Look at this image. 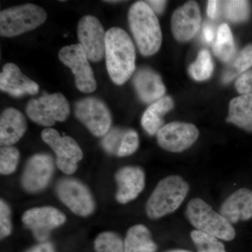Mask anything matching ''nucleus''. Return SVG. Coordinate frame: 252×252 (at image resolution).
<instances>
[{"mask_svg":"<svg viewBox=\"0 0 252 252\" xmlns=\"http://www.w3.org/2000/svg\"><path fill=\"white\" fill-rule=\"evenodd\" d=\"M106 66L114 84L123 85L135 71V48L130 36L120 28L106 32Z\"/></svg>","mask_w":252,"mask_h":252,"instance_id":"1","label":"nucleus"},{"mask_svg":"<svg viewBox=\"0 0 252 252\" xmlns=\"http://www.w3.org/2000/svg\"><path fill=\"white\" fill-rule=\"evenodd\" d=\"M128 23L141 54L144 56L157 54L162 44L161 29L157 14L145 1H137L131 6Z\"/></svg>","mask_w":252,"mask_h":252,"instance_id":"2","label":"nucleus"},{"mask_svg":"<svg viewBox=\"0 0 252 252\" xmlns=\"http://www.w3.org/2000/svg\"><path fill=\"white\" fill-rule=\"evenodd\" d=\"M189 190L188 183L180 176L172 175L159 182L146 206L147 216L158 220L175 212Z\"/></svg>","mask_w":252,"mask_h":252,"instance_id":"3","label":"nucleus"},{"mask_svg":"<svg viewBox=\"0 0 252 252\" xmlns=\"http://www.w3.org/2000/svg\"><path fill=\"white\" fill-rule=\"evenodd\" d=\"M186 215L196 230L225 241H231L235 238L233 224L202 199H192L187 205Z\"/></svg>","mask_w":252,"mask_h":252,"instance_id":"4","label":"nucleus"},{"mask_svg":"<svg viewBox=\"0 0 252 252\" xmlns=\"http://www.w3.org/2000/svg\"><path fill=\"white\" fill-rule=\"evenodd\" d=\"M47 18L45 10L37 5L26 4L2 10L0 13V34L13 37L32 31Z\"/></svg>","mask_w":252,"mask_h":252,"instance_id":"5","label":"nucleus"},{"mask_svg":"<svg viewBox=\"0 0 252 252\" xmlns=\"http://www.w3.org/2000/svg\"><path fill=\"white\" fill-rule=\"evenodd\" d=\"M26 110L32 122L47 127L64 122L70 112L67 99L60 93L31 99Z\"/></svg>","mask_w":252,"mask_h":252,"instance_id":"6","label":"nucleus"},{"mask_svg":"<svg viewBox=\"0 0 252 252\" xmlns=\"http://www.w3.org/2000/svg\"><path fill=\"white\" fill-rule=\"evenodd\" d=\"M41 138L56 155V165L66 175L77 170L78 162L83 158L82 150L74 139L61 136L57 130L46 128L41 132Z\"/></svg>","mask_w":252,"mask_h":252,"instance_id":"7","label":"nucleus"},{"mask_svg":"<svg viewBox=\"0 0 252 252\" xmlns=\"http://www.w3.org/2000/svg\"><path fill=\"white\" fill-rule=\"evenodd\" d=\"M59 57L64 65L72 69L75 77L76 86L79 91L90 94L96 90L97 83L94 71L80 44L64 46L59 51Z\"/></svg>","mask_w":252,"mask_h":252,"instance_id":"8","label":"nucleus"},{"mask_svg":"<svg viewBox=\"0 0 252 252\" xmlns=\"http://www.w3.org/2000/svg\"><path fill=\"white\" fill-rule=\"evenodd\" d=\"M74 113L78 120L96 137H102L110 130L112 116L101 99L96 97L79 99L75 104Z\"/></svg>","mask_w":252,"mask_h":252,"instance_id":"9","label":"nucleus"},{"mask_svg":"<svg viewBox=\"0 0 252 252\" xmlns=\"http://www.w3.org/2000/svg\"><path fill=\"white\" fill-rule=\"evenodd\" d=\"M61 201L74 213L87 217L94 212V202L90 190L84 184L74 179H63L56 187Z\"/></svg>","mask_w":252,"mask_h":252,"instance_id":"10","label":"nucleus"},{"mask_svg":"<svg viewBox=\"0 0 252 252\" xmlns=\"http://www.w3.org/2000/svg\"><path fill=\"white\" fill-rule=\"evenodd\" d=\"M78 37L88 58L98 62L105 56L106 32L97 18L91 15L84 16L77 28Z\"/></svg>","mask_w":252,"mask_h":252,"instance_id":"11","label":"nucleus"},{"mask_svg":"<svg viewBox=\"0 0 252 252\" xmlns=\"http://www.w3.org/2000/svg\"><path fill=\"white\" fill-rule=\"evenodd\" d=\"M157 136L158 143L162 149L180 153L195 143L198 138L199 131L193 124L172 122L162 126Z\"/></svg>","mask_w":252,"mask_h":252,"instance_id":"12","label":"nucleus"},{"mask_svg":"<svg viewBox=\"0 0 252 252\" xmlns=\"http://www.w3.org/2000/svg\"><path fill=\"white\" fill-rule=\"evenodd\" d=\"M54 171V162L51 156L36 154L28 160L22 176L23 188L30 193H37L49 185Z\"/></svg>","mask_w":252,"mask_h":252,"instance_id":"13","label":"nucleus"},{"mask_svg":"<svg viewBox=\"0 0 252 252\" xmlns=\"http://www.w3.org/2000/svg\"><path fill=\"white\" fill-rule=\"evenodd\" d=\"M23 223L32 230L40 241L48 238L50 232L65 222L64 214L52 207H36L23 214Z\"/></svg>","mask_w":252,"mask_h":252,"instance_id":"14","label":"nucleus"},{"mask_svg":"<svg viewBox=\"0 0 252 252\" xmlns=\"http://www.w3.org/2000/svg\"><path fill=\"white\" fill-rule=\"evenodd\" d=\"M201 15L196 1H190L178 8L172 17V31L175 39L185 42L198 33Z\"/></svg>","mask_w":252,"mask_h":252,"instance_id":"15","label":"nucleus"},{"mask_svg":"<svg viewBox=\"0 0 252 252\" xmlns=\"http://www.w3.org/2000/svg\"><path fill=\"white\" fill-rule=\"evenodd\" d=\"M0 89L14 97L26 94H35L39 90V85L21 72L14 63H7L0 74Z\"/></svg>","mask_w":252,"mask_h":252,"instance_id":"16","label":"nucleus"},{"mask_svg":"<svg viewBox=\"0 0 252 252\" xmlns=\"http://www.w3.org/2000/svg\"><path fill=\"white\" fill-rule=\"evenodd\" d=\"M118 190L117 201L126 204L135 200L143 190L145 185V175L139 167H122L116 175Z\"/></svg>","mask_w":252,"mask_h":252,"instance_id":"17","label":"nucleus"},{"mask_svg":"<svg viewBox=\"0 0 252 252\" xmlns=\"http://www.w3.org/2000/svg\"><path fill=\"white\" fill-rule=\"evenodd\" d=\"M220 213L231 224L252 218V190L242 188L229 195L220 207Z\"/></svg>","mask_w":252,"mask_h":252,"instance_id":"18","label":"nucleus"},{"mask_svg":"<svg viewBox=\"0 0 252 252\" xmlns=\"http://www.w3.org/2000/svg\"><path fill=\"white\" fill-rule=\"evenodd\" d=\"M139 97L146 103H152L163 97L165 88L161 78L153 69L141 67L132 79Z\"/></svg>","mask_w":252,"mask_h":252,"instance_id":"19","label":"nucleus"},{"mask_svg":"<svg viewBox=\"0 0 252 252\" xmlns=\"http://www.w3.org/2000/svg\"><path fill=\"white\" fill-rule=\"evenodd\" d=\"M27 123L24 115L14 108L5 109L0 118V144L10 147L16 144L24 135Z\"/></svg>","mask_w":252,"mask_h":252,"instance_id":"20","label":"nucleus"},{"mask_svg":"<svg viewBox=\"0 0 252 252\" xmlns=\"http://www.w3.org/2000/svg\"><path fill=\"white\" fill-rule=\"evenodd\" d=\"M226 121L252 132V94H240L230 101Z\"/></svg>","mask_w":252,"mask_h":252,"instance_id":"21","label":"nucleus"},{"mask_svg":"<svg viewBox=\"0 0 252 252\" xmlns=\"http://www.w3.org/2000/svg\"><path fill=\"white\" fill-rule=\"evenodd\" d=\"M173 107V100L169 96L162 97L149 106L142 118V125L147 133L157 135L164 125V116Z\"/></svg>","mask_w":252,"mask_h":252,"instance_id":"22","label":"nucleus"},{"mask_svg":"<svg viewBox=\"0 0 252 252\" xmlns=\"http://www.w3.org/2000/svg\"><path fill=\"white\" fill-rule=\"evenodd\" d=\"M125 252H156L157 245L145 225H133L127 230L124 241Z\"/></svg>","mask_w":252,"mask_h":252,"instance_id":"23","label":"nucleus"},{"mask_svg":"<svg viewBox=\"0 0 252 252\" xmlns=\"http://www.w3.org/2000/svg\"><path fill=\"white\" fill-rule=\"evenodd\" d=\"M252 66V44H248L232 60L229 67L223 76L224 83L230 82L237 76L249 70Z\"/></svg>","mask_w":252,"mask_h":252,"instance_id":"24","label":"nucleus"},{"mask_svg":"<svg viewBox=\"0 0 252 252\" xmlns=\"http://www.w3.org/2000/svg\"><path fill=\"white\" fill-rule=\"evenodd\" d=\"M213 69L214 64L210 52L207 50H202L195 62L190 64L189 72L193 79L202 81L211 77Z\"/></svg>","mask_w":252,"mask_h":252,"instance_id":"25","label":"nucleus"},{"mask_svg":"<svg viewBox=\"0 0 252 252\" xmlns=\"http://www.w3.org/2000/svg\"><path fill=\"white\" fill-rule=\"evenodd\" d=\"M190 238L198 252H226L223 244L211 235L194 230L190 233Z\"/></svg>","mask_w":252,"mask_h":252,"instance_id":"26","label":"nucleus"},{"mask_svg":"<svg viewBox=\"0 0 252 252\" xmlns=\"http://www.w3.org/2000/svg\"><path fill=\"white\" fill-rule=\"evenodd\" d=\"M94 248L96 252H125L124 242L112 232L100 233L94 240Z\"/></svg>","mask_w":252,"mask_h":252,"instance_id":"27","label":"nucleus"},{"mask_svg":"<svg viewBox=\"0 0 252 252\" xmlns=\"http://www.w3.org/2000/svg\"><path fill=\"white\" fill-rule=\"evenodd\" d=\"M224 12L225 17L231 22H245L250 17V2L243 0L225 1Z\"/></svg>","mask_w":252,"mask_h":252,"instance_id":"28","label":"nucleus"},{"mask_svg":"<svg viewBox=\"0 0 252 252\" xmlns=\"http://www.w3.org/2000/svg\"><path fill=\"white\" fill-rule=\"evenodd\" d=\"M19 152L11 147H3L0 149V172L9 175L16 170L19 160Z\"/></svg>","mask_w":252,"mask_h":252,"instance_id":"29","label":"nucleus"},{"mask_svg":"<svg viewBox=\"0 0 252 252\" xmlns=\"http://www.w3.org/2000/svg\"><path fill=\"white\" fill-rule=\"evenodd\" d=\"M126 130L120 127H114L109 130L102 141L104 150L109 154L117 156Z\"/></svg>","mask_w":252,"mask_h":252,"instance_id":"30","label":"nucleus"},{"mask_svg":"<svg viewBox=\"0 0 252 252\" xmlns=\"http://www.w3.org/2000/svg\"><path fill=\"white\" fill-rule=\"evenodd\" d=\"M139 147L138 134L135 130H127L122 145L118 152L117 156L119 157H125L135 153Z\"/></svg>","mask_w":252,"mask_h":252,"instance_id":"31","label":"nucleus"},{"mask_svg":"<svg viewBox=\"0 0 252 252\" xmlns=\"http://www.w3.org/2000/svg\"><path fill=\"white\" fill-rule=\"evenodd\" d=\"M214 54L220 61L230 62L234 59L236 54L234 41L225 43L215 42L213 46Z\"/></svg>","mask_w":252,"mask_h":252,"instance_id":"32","label":"nucleus"},{"mask_svg":"<svg viewBox=\"0 0 252 252\" xmlns=\"http://www.w3.org/2000/svg\"><path fill=\"white\" fill-rule=\"evenodd\" d=\"M12 229L11 220V211L7 204L3 201H0V235L1 238L7 237L11 233Z\"/></svg>","mask_w":252,"mask_h":252,"instance_id":"33","label":"nucleus"},{"mask_svg":"<svg viewBox=\"0 0 252 252\" xmlns=\"http://www.w3.org/2000/svg\"><path fill=\"white\" fill-rule=\"evenodd\" d=\"M235 89L241 94H252V69L243 73L238 78Z\"/></svg>","mask_w":252,"mask_h":252,"instance_id":"34","label":"nucleus"},{"mask_svg":"<svg viewBox=\"0 0 252 252\" xmlns=\"http://www.w3.org/2000/svg\"><path fill=\"white\" fill-rule=\"evenodd\" d=\"M146 3L149 5V7L156 14H162L165 10L166 1H160V0H153V1H146Z\"/></svg>","mask_w":252,"mask_h":252,"instance_id":"35","label":"nucleus"},{"mask_svg":"<svg viewBox=\"0 0 252 252\" xmlns=\"http://www.w3.org/2000/svg\"><path fill=\"white\" fill-rule=\"evenodd\" d=\"M219 3L220 1H215V0H212V1H208L207 4V12L209 17L215 18L218 14Z\"/></svg>","mask_w":252,"mask_h":252,"instance_id":"36","label":"nucleus"},{"mask_svg":"<svg viewBox=\"0 0 252 252\" xmlns=\"http://www.w3.org/2000/svg\"><path fill=\"white\" fill-rule=\"evenodd\" d=\"M203 37L205 41L207 43H211L215 38V31L211 25H205L203 28Z\"/></svg>","mask_w":252,"mask_h":252,"instance_id":"37","label":"nucleus"},{"mask_svg":"<svg viewBox=\"0 0 252 252\" xmlns=\"http://www.w3.org/2000/svg\"><path fill=\"white\" fill-rule=\"evenodd\" d=\"M28 252H55L54 247L49 243H41Z\"/></svg>","mask_w":252,"mask_h":252,"instance_id":"38","label":"nucleus"},{"mask_svg":"<svg viewBox=\"0 0 252 252\" xmlns=\"http://www.w3.org/2000/svg\"><path fill=\"white\" fill-rule=\"evenodd\" d=\"M167 252H190L187 251V250H171V251H168Z\"/></svg>","mask_w":252,"mask_h":252,"instance_id":"39","label":"nucleus"}]
</instances>
